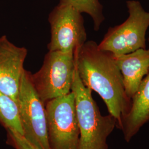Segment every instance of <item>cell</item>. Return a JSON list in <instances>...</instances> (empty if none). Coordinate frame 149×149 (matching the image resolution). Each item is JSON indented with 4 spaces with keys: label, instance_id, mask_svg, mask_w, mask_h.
I'll return each mask as SVG.
<instances>
[{
    "label": "cell",
    "instance_id": "cell-14",
    "mask_svg": "<svg viewBox=\"0 0 149 149\" xmlns=\"http://www.w3.org/2000/svg\"><path fill=\"white\" fill-rule=\"evenodd\" d=\"M148 41H149V38H148Z\"/></svg>",
    "mask_w": 149,
    "mask_h": 149
},
{
    "label": "cell",
    "instance_id": "cell-4",
    "mask_svg": "<svg viewBox=\"0 0 149 149\" xmlns=\"http://www.w3.org/2000/svg\"><path fill=\"white\" fill-rule=\"evenodd\" d=\"M75 68L74 53L48 52L41 68L31 76L34 87L44 104L71 92Z\"/></svg>",
    "mask_w": 149,
    "mask_h": 149
},
{
    "label": "cell",
    "instance_id": "cell-10",
    "mask_svg": "<svg viewBox=\"0 0 149 149\" xmlns=\"http://www.w3.org/2000/svg\"><path fill=\"white\" fill-rule=\"evenodd\" d=\"M149 121V70L138 90L131 99V106L123 118L119 129L127 142H129L139 130Z\"/></svg>",
    "mask_w": 149,
    "mask_h": 149
},
{
    "label": "cell",
    "instance_id": "cell-6",
    "mask_svg": "<svg viewBox=\"0 0 149 149\" xmlns=\"http://www.w3.org/2000/svg\"><path fill=\"white\" fill-rule=\"evenodd\" d=\"M32 73L24 70L17 104L23 136L38 149H50L45 104L32 84Z\"/></svg>",
    "mask_w": 149,
    "mask_h": 149
},
{
    "label": "cell",
    "instance_id": "cell-11",
    "mask_svg": "<svg viewBox=\"0 0 149 149\" xmlns=\"http://www.w3.org/2000/svg\"><path fill=\"white\" fill-rule=\"evenodd\" d=\"M0 123L6 129H12L23 135L16 102L0 90Z\"/></svg>",
    "mask_w": 149,
    "mask_h": 149
},
{
    "label": "cell",
    "instance_id": "cell-8",
    "mask_svg": "<svg viewBox=\"0 0 149 149\" xmlns=\"http://www.w3.org/2000/svg\"><path fill=\"white\" fill-rule=\"evenodd\" d=\"M28 50L0 37V90L17 103L24 63Z\"/></svg>",
    "mask_w": 149,
    "mask_h": 149
},
{
    "label": "cell",
    "instance_id": "cell-7",
    "mask_svg": "<svg viewBox=\"0 0 149 149\" xmlns=\"http://www.w3.org/2000/svg\"><path fill=\"white\" fill-rule=\"evenodd\" d=\"M48 21L51 33L49 52L74 53L87 41L84 17L74 7L59 3L50 13Z\"/></svg>",
    "mask_w": 149,
    "mask_h": 149
},
{
    "label": "cell",
    "instance_id": "cell-12",
    "mask_svg": "<svg viewBox=\"0 0 149 149\" xmlns=\"http://www.w3.org/2000/svg\"><path fill=\"white\" fill-rule=\"evenodd\" d=\"M59 3L69 5L81 13L88 14L93 22L94 30L98 31L104 21L103 6L99 0H60Z\"/></svg>",
    "mask_w": 149,
    "mask_h": 149
},
{
    "label": "cell",
    "instance_id": "cell-9",
    "mask_svg": "<svg viewBox=\"0 0 149 149\" xmlns=\"http://www.w3.org/2000/svg\"><path fill=\"white\" fill-rule=\"evenodd\" d=\"M113 56L122 74L126 94L132 99L149 71V49Z\"/></svg>",
    "mask_w": 149,
    "mask_h": 149
},
{
    "label": "cell",
    "instance_id": "cell-1",
    "mask_svg": "<svg viewBox=\"0 0 149 149\" xmlns=\"http://www.w3.org/2000/svg\"><path fill=\"white\" fill-rule=\"evenodd\" d=\"M74 58L83 84L100 96L119 129L123 118L130 108L131 99L126 94L122 74L113 55L88 40L76 50Z\"/></svg>",
    "mask_w": 149,
    "mask_h": 149
},
{
    "label": "cell",
    "instance_id": "cell-2",
    "mask_svg": "<svg viewBox=\"0 0 149 149\" xmlns=\"http://www.w3.org/2000/svg\"><path fill=\"white\" fill-rule=\"evenodd\" d=\"M71 91L80 129V149H108L107 138L117 127V120L110 114L102 115L92 96V91L83 84L76 68Z\"/></svg>",
    "mask_w": 149,
    "mask_h": 149
},
{
    "label": "cell",
    "instance_id": "cell-3",
    "mask_svg": "<svg viewBox=\"0 0 149 149\" xmlns=\"http://www.w3.org/2000/svg\"><path fill=\"white\" fill-rule=\"evenodd\" d=\"M129 16L123 23L109 28L101 43L100 49L114 55L130 53L139 49H146V34L149 27V12L144 10L140 2H126Z\"/></svg>",
    "mask_w": 149,
    "mask_h": 149
},
{
    "label": "cell",
    "instance_id": "cell-13",
    "mask_svg": "<svg viewBox=\"0 0 149 149\" xmlns=\"http://www.w3.org/2000/svg\"><path fill=\"white\" fill-rule=\"evenodd\" d=\"M7 143L15 149H38L21 134L12 129H6Z\"/></svg>",
    "mask_w": 149,
    "mask_h": 149
},
{
    "label": "cell",
    "instance_id": "cell-5",
    "mask_svg": "<svg viewBox=\"0 0 149 149\" xmlns=\"http://www.w3.org/2000/svg\"><path fill=\"white\" fill-rule=\"evenodd\" d=\"M50 149H80V133L71 91L45 104Z\"/></svg>",
    "mask_w": 149,
    "mask_h": 149
}]
</instances>
